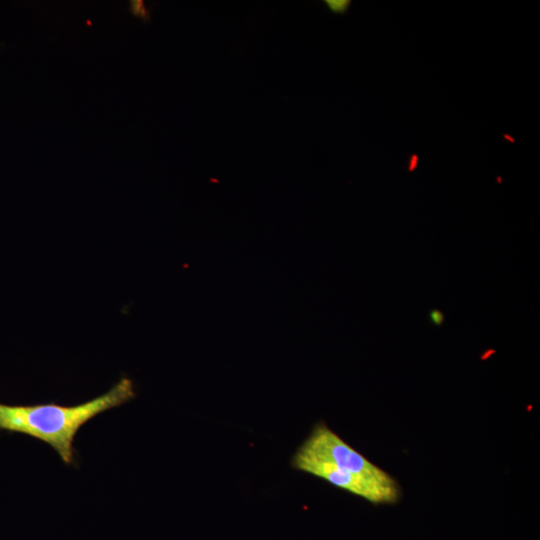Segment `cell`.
Here are the masks:
<instances>
[{
	"label": "cell",
	"instance_id": "6da1fadb",
	"mask_svg": "<svg viewBox=\"0 0 540 540\" xmlns=\"http://www.w3.org/2000/svg\"><path fill=\"white\" fill-rule=\"evenodd\" d=\"M292 466L372 504H394L401 490L386 471L318 423L295 452Z\"/></svg>",
	"mask_w": 540,
	"mask_h": 540
},
{
	"label": "cell",
	"instance_id": "7a4b0ae2",
	"mask_svg": "<svg viewBox=\"0 0 540 540\" xmlns=\"http://www.w3.org/2000/svg\"><path fill=\"white\" fill-rule=\"evenodd\" d=\"M135 397L132 379L123 376L106 393L78 405L0 403V431L24 434L47 443L69 465L75 461L73 442L79 429L100 413Z\"/></svg>",
	"mask_w": 540,
	"mask_h": 540
},
{
	"label": "cell",
	"instance_id": "3957f363",
	"mask_svg": "<svg viewBox=\"0 0 540 540\" xmlns=\"http://www.w3.org/2000/svg\"><path fill=\"white\" fill-rule=\"evenodd\" d=\"M327 9L336 15H344L351 6V0H324Z\"/></svg>",
	"mask_w": 540,
	"mask_h": 540
},
{
	"label": "cell",
	"instance_id": "277c9868",
	"mask_svg": "<svg viewBox=\"0 0 540 540\" xmlns=\"http://www.w3.org/2000/svg\"><path fill=\"white\" fill-rule=\"evenodd\" d=\"M131 12L141 19L147 21L149 20L150 16L148 11L146 10L143 1H132L131 2Z\"/></svg>",
	"mask_w": 540,
	"mask_h": 540
},
{
	"label": "cell",
	"instance_id": "5b68a950",
	"mask_svg": "<svg viewBox=\"0 0 540 540\" xmlns=\"http://www.w3.org/2000/svg\"><path fill=\"white\" fill-rule=\"evenodd\" d=\"M428 319L432 325L440 327L444 323L445 316L441 310L431 309L428 312Z\"/></svg>",
	"mask_w": 540,
	"mask_h": 540
},
{
	"label": "cell",
	"instance_id": "8992f818",
	"mask_svg": "<svg viewBox=\"0 0 540 540\" xmlns=\"http://www.w3.org/2000/svg\"><path fill=\"white\" fill-rule=\"evenodd\" d=\"M418 163V156L415 154H412L408 159V166L407 169L412 172L416 167Z\"/></svg>",
	"mask_w": 540,
	"mask_h": 540
}]
</instances>
